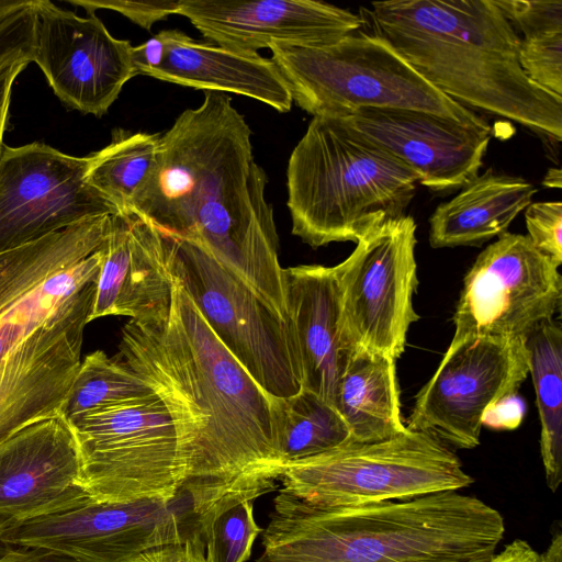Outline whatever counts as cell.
I'll return each instance as SVG.
<instances>
[{"label": "cell", "instance_id": "6da1fadb", "mask_svg": "<svg viewBox=\"0 0 562 562\" xmlns=\"http://www.w3.org/2000/svg\"><path fill=\"white\" fill-rule=\"evenodd\" d=\"M166 405L184 464L180 492L199 519L231 499H256L280 479L271 402L172 278L165 317L131 319L119 353Z\"/></svg>", "mask_w": 562, "mask_h": 562}, {"label": "cell", "instance_id": "7a4b0ae2", "mask_svg": "<svg viewBox=\"0 0 562 562\" xmlns=\"http://www.w3.org/2000/svg\"><path fill=\"white\" fill-rule=\"evenodd\" d=\"M362 12L369 34L447 97L562 140V97L525 74L519 35L494 0L378 1Z\"/></svg>", "mask_w": 562, "mask_h": 562}, {"label": "cell", "instance_id": "3957f363", "mask_svg": "<svg viewBox=\"0 0 562 562\" xmlns=\"http://www.w3.org/2000/svg\"><path fill=\"white\" fill-rule=\"evenodd\" d=\"M504 533L497 509L460 491L329 508L279 491L257 562H487Z\"/></svg>", "mask_w": 562, "mask_h": 562}, {"label": "cell", "instance_id": "277c9868", "mask_svg": "<svg viewBox=\"0 0 562 562\" xmlns=\"http://www.w3.org/2000/svg\"><path fill=\"white\" fill-rule=\"evenodd\" d=\"M418 178L342 119L313 116L286 168L292 234L313 248L357 243L404 215Z\"/></svg>", "mask_w": 562, "mask_h": 562}, {"label": "cell", "instance_id": "5b68a950", "mask_svg": "<svg viewBox=\"0 0 562 562\" xmlns=\"http://www.w3.org/2000/svg\"><path fill=\"white\" fill-rule=\"evenodd\" d=\"M269 48L292 101L312 116L344 119L364 109H402L487 124L369 33H353L327 46L274 44Z\"/></svg>", "mask_w": 562, "mask_h": 562}, {"label": "cell", "instance_id": "8992f818", "mask_svg": "<svg viewBox=\"0 0 562 562\" xmlns=\"http://www.w3.org/2000/svg\"><path fill=\"white\" fill-rule=\"evenodd\" d=\"M280 492L317 507L404 501L473 483L460 458L435 437L407 427L372 442L347 441L285 464Z\"/></svg>", "mask_w": 562, "mask_h": 562}, {"label": "cell", "instance_id": "52a82bcc", "mask_svg": "<svg viewBox=\"0 0 562 562\" xmlns=\"http://www.w3.org/2000/svg\"><path fill=\"white\" fill-rule=\"evenodd\" d=\"M164 234L171 277L223 346L269 395L297 394L302 374L290 323L204 245Z\"/></svg>", "mask_w": 562, "mask_h": 562}, {"label": "cell", "instance_id": "ba28073f", "mask_svg": "<svg viewBox=\"0 0 562 562\" xmlns=\"http://www.w3.org/2000/svg\"><path fill=\"white\" fill-rule=\"evenodd\" d=\"M66 419L75 434L92 498L169 501L181 494L186 471L177 431L156 394Z\"/></svg>", "mask_w": 562, "mask_h": 562}, {"label": "cell", "instance_id": "9c48e42d", "mask_svg": "<svg viewBox=\"0 0 562 562\" xmlns=\"http://www.w3.org/2000/svg\"><path fill=\"white\" fill-rule=\"evenodd\" d=\"M252 160L251 130L231 97L204 91L202 104L183 111L160 135L155 166L131 214L179 236L201 190Z\"/></svg>", "mask_w": 562, "mask_h": 562}, {"label": "cell", "instance_id": "30bf717a", "mask_svg": "<svg viewBox=\"0 0 562 562\" xmlns=\"http://www.w3.org/2000/svg\"><path fill=\"white\" fill-rule=\"evenodd\" d=\"M416 241L415 220L404 214L375 226L334 266L344 335L352 350L363 348L395 360L405 351L409 326L419 319L413 305Z\"/></svg>", "mask_w": 562, "mask_h": 562}, {"label": "cell", "instance_id": "8fae6325", "mask_svg": "<svg viewBox=\"0 0 562 562\" xmlns=\"http://www.w3.org/2000/svg\"><path fill=\"white\" fill-rule=\"evenodd\" d=\"M562 279L527 235L505 232L475 259L463 279L451 341L526 339L561 305Z\"/></svg>", "mask_w": 562, "mask_h": 562}, {"label": "cell", "instance_id": "7c38bea8", "mask_svg": "<svg viewBox=\"0 0 562 562\" xmlns=\"http://www.w3.org/2000/svg\"><path fill=\"white\" fill-rule=\"evenodd\" d=\"M198 535L199 517L183 493L169 501L91 497L2 533L0 544L47 548L91 562H127L148 549Z\"/></svg>", "mask_w": 562, "mask_h": 562}, {"label": "cell", "instance_id": "4fadbf2b", "mask_svg": "<svg viewBox=\"0 0 562 562\" xmlns=\"http://www.w3.org/2000/svg\"><path fill=\"white\" fill-rule=\"evenodd\" d=\"M528 374L526 339L451 341L435 373L415 396L405 426L449 447L473 449L480 443L486 409L518 392Z\"/></svg>", "mask_w": 562, "mask_h": 562}, {"label": "cell", "instance_id": "5bb4252c", "mask_svg": "<svg viewBox=\"0 0 562 562\" xmlns=\"http://www.w3.org/2000/svg\"><path fill=\"white\" fill-rule=\"evenodd\" d=\"M89 156L35 142L0 154V252L79 222L119 213L86 180Z\"/></svg>", "mask_w": 562, "mask_h": 562}, {"label": "cell", "instance_id": "9a60e30c", "mask_svg": "<svg viewBox=\"0 0 562 562\" xmlns=\"http://www.w3.org/2000/svg\"><path fill=\"white\" fill-rule=\"evenodd\" d=\"M86 12L33 0L31 61L68 108L102 116L136 76L133 46L112 36L95 12Z\"/></svg>", "mask_w": 562, "mask_h": 562}, {"label": "cell", "instance_id": "2e32d148", "mask_svg": "<svg viewBox=\"0 0 562 562\" xmlns=\"http://www.w3.org/2000/svg\"><path fill=\"white\" fill-rule=\"evenodd\" d=\"M97 282L87 285L55 318L0 360V441L40 419L63 414L80 367L83 328Z\"/></svg>", "mask_w": 562, "mask_h": 562}, {"label": "cell", "instance_id": "e0dca14e", "mask_svg": "<svg viewBox=\"0 0 562 562\" xmlns=\"http://www.w3.org/2000/svg\"><path fill=\"white\" fill-rule=\"evenodd\" d=\"M89 498L79 447L63 414L0 441V536Z\"/></svg>", "mask_w": 562, "mask_h": 562}, {"label": "cell", "instance_id": "ac0fdd59", "mask_svg": "<svg viewBox=\"0 0 562 562\" xmlns=\"http://www.w3.org/2000/svg\"><path fill=\"white\" fill-rule=\"evenodd\" d=\"M406 165L434 192L463 188L479 176L492 128L423 111L364 109L342 119Z\"/></svg>", "mask_w": 562, "mask_h": 562}, {"label": "cell", "instance_id": "d6986e66", "mask_svg": "<svg viewBox=\"0 0 562 562\" xmlns=\"http://www.w3.org/2000/svg\"><path fill=\"white\" fill-rule=\"evenodd\" d=\"M178 14L211 43L243 53L327 46L364 25L359 14L315 0H179Z\"/></svg>", "mask_w": 562, "mask_h": 562}, {"label": "cell", "instance_id": "ffe728a7", "mask_svg": "<svg viewBox=\"0 0 562 562\" xmlns=\"http://www.w3.org/2000/svg\"><path fill=\"white\" fill-rule=\"evenodd\" d=\"M172 277L165 234L134 214H113L89 322L128 316L146 322L168 315Z\"/></svg>", "mask_w": 562, "mask_h": 562}, {"label": "cell", "instance_id": "44dd1931", "mask_svg": "<svg viewBox=\"0 0 562 562\" xmlns=\"http://www.w3.org/2000/svg\"><path fill=\"white\" fill-rule=\"evenodd\" d=\"M283 272L286 314L299 351L302 389L334 406L338 381L355 351L344 335L335 267L302 265Z\"/></svg>", "mask_w": 562, "mask_h": 562}, {"label": "cell", "instance_id": "7402d4cb", "mask_svg": "<svg viewBox=\"0 0 562 562\" xmlns=\"http://www.w3.org/2000/svg\"><path fill=\"white\" fill-rule=\"evenodd\" d=\"M160 34L166 56L151 77L198 90L240 94L281 113L291 110L290 90L271 59L196 41L180 30Z\"/></svg>", "mask_w": 562, "mask_h": 562}, {"label": "cell", "instance_id": "603a6c76", "mask_svg": "<svg viewBox=\"0 0 562 562\" xmlns=\"http://www.w3.org/2000/svg\"><path fill=\"white\" fill-rule=\"evenodd\" d=\"M536 192L526 179L490 168L435 209L429 244L432 248L481 246L507 232Z\"/></svg>", "mask_w": 562, "mask_h": 562}, {"label": "cell", "instance_id": "cb8c5ba5", "mask_svg": "<svg viewBox=\"0 0 562 562\" xmlns=\"http://www.w3.org/2000/svg\"><path fill=\"white\" fill-rule=\"evenodd\" d=\"M395 362L387 355L363 348L351 353L334 398L351 441L384 440L406 428L401 418Z\"/></svg>", "mask_w": 562, "mask_h": 562}, {"label": "cell", "instance_id": "d4e9b609", "mask_svg": "<svg viewBox=\"0 0 562 562\" xmlns=\"http://www.w3.org/2000/svg\"><path fill=\"white\" fill-rule=\"evenodd\" d=\"M112 215L92 217L0 252V313L54 274L104 247Z\"/></svg>", "mask_w": 562, "mask_h": 562}, {"label": "cell", "instance_id": "484cf974", "mask_svg": "<svg viewBox=\"0 0 562 562\" xmlns=\"http://www.w3.org/2000/svg\"><path fill=\"white\" fill-rule=\"evenodd\" d=\"M528 367L538 406L540 452L546 483L555 492L562 479V330L554 319L526 338Z\"/></svg>", "mask_w": 562, "mask_h": 562}, {"label": "cell", "instance_id": "4316f807", "mask_svg": "<svg viewBox=\"0 0 562 562\" xmlns=\"http://www.w3.org/2000/svg\"><path fill=\"white\" fill-rule=\"evenodd\" d=\"M271 413L274 448L281 469L351 439L337 409L305 389L288 398L273 397Z\"/></svg>", "mask_w": 562, "mask_h": 562}, {"label": "cell", "instance_id": "83f0119b", "mask_svg": "<svg viewBox=\"0 0 562 562\" xmlns=\"http://www.w3.org/2000/svg\"><path fill=\"white\" fill-rule=\"evenodd\" d=\"M519 36V64L539 87L562 97V0H494Z\"/></svg>", "mask_w": 562, "mask_h": 562}, {"label": "cell", "instance_id": "f1b7e54d", "mask_svg": "<svg viewBox=\"0 0 562 562\" xmlns=\"http://www.w3.org/2000/svg\"><path fill=\"white\" fill-rule=\"evenodd\" d=\"M105 246L106 244L80 262L54 274L0 313V360L55 318L88 284L98 282Z\"/></svg>", "mask_w": 562, "mask_h": 562}, {"label": "cell", "instance_id": "f546056e", "mask_svg": "<svg viewBox=\"0 0 562 562\" xmlns=\"http://www.w3.org/2000/svg\"><path fill=\"white\" fill-rule=\"evenodd\" d=\"M159 140L160 134L113 131L111 143L89 155L87 182L120 214H131L134 200L155 166Z\"/></svg>", "mask_w": 562, "mask_h": 562}, {"label": "cell", "instance_id": "4dcf8cb0", "mask_svg": "<svg viewBox=\"0 0 562 562\" xmlns=\"http://www.w3.org/2000/svg\"><path fill=\"white\" fill-rule=\"evenodd\" d=\"M154 391L117 356L97 350L76 373L63 409L65 418L122 402L148 397Z\"/></svg>", "mask_w": 562, "mask_h": 562}, {"label": "cell", "instance_id": "1f68e13d", "mask_svg": "<svg viewBox=\"0 0 562 562\" xmlns=\"http://www.w3.org/2000/svg\"><path fill=\"white\" fill-rule=\"evenodd\" d=\"M207 562H246L262 529L254 517V499L218 504L199 520Z\"/></svg>", "mask_w": 562, "mask_h": 562}, {"label": "cell", "instance_id": "d6a6232c", "mask_svg": "<svg viewBox=\"0 0 562 562\" xmlns=\"http://www.w3.org/2000/svg\"><path fill=\"white\" fill-rule=\"evenodd\" d=\"M525 222L527 236L532 245L560 267L562 263V203L560 201L530 203L525 211Z\"/></svg>", "mask_w": 562, "mask_h": 562}, {"label": "cell", "instance_id": "836d02e7", "mask_svg": "<svg viewBox=\"0 0 562 562\" xmlns=\"http://www.w3.org/2000/svg\"><path fill=\"white\" fill-rule=\"evenodd\" d=\"M82 7L86 11L98 9L112 10L121 13L140 27L149 31L154 23L165 20L168 15L178 14V1H130V0H67Z\"/></svg>", "mask_w": 562, "mask_h": 562}, {"label": "cell", "instance_id": "e575fe53", "mask_svg": "<svg viewBox=\"0 0 562 562\" xmlns=\"http://www.w3.org/2000/svg\"><path fill=\"white\" fill-rule=\"evenodd\" d=\"M127 562H207L201 535L148 549Z\"/></svg>", "mask_w": 562, "mask_h": 562}, {"label": "cell", "instance_id": "d590c367", "mask_svg": "<svg viewBox=\"0 0 562 562\" xmlns=\"http://www.w3.org/2000/svg\"><path fill=\"white\" fill-rule=\"evenodd\" d=\"M526 404L518 392L507 394L493 403L484 413L482 426L496 430H513L519 427Z\"/></svg>", "mask_w": 562, "mask_h": 562}, {"label": "cell", "instance_id": "8d00e7d4", "mask_svg": "<svg viewBox=\"0 0 562 562\" xmlns=\"http://www.w3.org/2000/svg\"><path fill=\"white\" fill-rule=\"evenodd\" d=\"M0 562H91L65 552L27 546H2Z\"/></svg>", "mask_w": 562, "mask_h": 562}, {"label": "cell", "instance_id": "74e56055", "mask_svg": "<svg viewBox=\"0 0 562 562\" xmlns=\"http://www.w3.org/2000/svg\"><path fill=\"white\" fill-rule=\"evenodd\" d=\"M166 56V43L162 35L157 33L138 46H133V66L137 75H151L162 65Z\"/></svg>", "mask_w": 562, "mask_h": 562}, {"label": "cell", "instance_id": "f35d334b", "mask_svg": "<svg viewBox=\"0 0 562 562\" xmlns=\"http://www.w3.org/2000/svg\"><path fill=\"white\" fill-rule=\"evenodd\" d=\"M31 63L30 57L18 59L0 70V154L7 126L12 85L18 75Z\"/></svg>", "mask_w": 562, "mask_h": 562}, {"label": "cell", "instance_id": "ab89813d", "mask_svg": "<svg viewBox=\"0 0 562 562\" xmlns=\"http://www.w3.org/2000/svg\"><path fill=\"white\" fill-rule=\"evenodd\" d=\"M487 562H541L537 552L526 540L515 539L496 552Z\"/></svg>", "mask_w": 562, "mask_h": 562}, {"label": "cell", "instance_id": "60d3db41", "mask_svg": "<svg viewBox=\"0 0 562 562\" xmlns=\"http://www.w3.org/2000/svg\"><path fill=\"white\" fill-rule=\"evenodd\" d=\"M541 562H562V536L557 531L548 548L543 553H540Z\"/></svg>", "mask_w": 562, "mask_h": 562}, {"label": "cell", "instance_id": "b9f144b4", "mask_svg": "<svg viewBox=\"0 0 562 562\" xmlns=\"http://www.w3.org/2000/svg\"><path fill=\"white\" fill-rule=\"evenodd\" d=\"M32 0H0V26L14 13L24 9Z\"/></svg>", "mask_w": 562, "mask_h": 562}, {"label": "cell", "instance_id": "7bdbcfd3", "mask_svg": "<svg viewBox=\"0 0 562 562\" xmlns=\"http://www.w3.org/2000/svg\"><path fill=\"white\" fill-rule=\"evenodd\" d=\"M561 176V170L559 168L549 169L542 180V186L560 189L562 184Z\"/></svg>", "mask_w": 562, "mask_h": 562}, {"label": "cell", "instance_id": "ee69618b", "mask_svg": "<svg viewBox=\"0 0 562 562\" xmlns=\"http://www.w3.org/2000/svg\"><path fill=\"white\" fill-rule=\"evenodd\" d=\"M1 550H2V546L0 544V552H1Z\"/></svg>", "mask_w": 562, "mask_h": 562}]
</instances>
